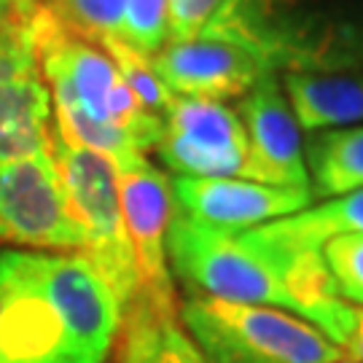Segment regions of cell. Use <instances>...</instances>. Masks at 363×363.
I'll use <instances>...</instances> for the list:
<instances>
[{
	"label": "cell",
	"mask_w": 363,
	"mask_h": 363,
	"mask_svg": "<svg viewBox=\"0 0 363 363\" xmlns=\"http://www.w3.org/2000/svg\"><path fill=\"white\" fill-rule=\"evenodd\" d=\"M237 113L245 127L250 181L310 189L301 127L274 70H264L259 81L240 97Z\"/></svg>",
	"instance_id": "cell-13"
},
{
	"label": "cell",
	"mask_w": 363,
	"mask_h": 363,
	"mask_svg": "<svg viewBox=\"0 0 363 363\" xmlns=\"http://www.w3.org/2000/svg\"><path fill=\"white\" fill-rule=\"evenodd\" d=\"M283 91L304 132L363 124L361 70H286Z\"/></svg>",
	"instance_id": "cell-15"
},
{
	"label": "cell",
	"mask_w": 363,
	"mask_h": 363,
	"mask_svg": "<svg viewBox=\"0 0 363 363\" xmlns=\"http://www.w3.org/2000/svg\"><path fill=\"white\" fill-rule=\"evenodd\" d=\"M337 363H358V361H352V358H347V355H345V358H339Z\"/></svg>",
	"instance_id": "cell-27"
},
{
	"label": "cell",
	"mask_w": 363,
	"mask_h": 363,
	"mask_svg": "<svg viewBox=\"0 0 363 363\" xmlns=\"http://www.w3.org/2000/svg\"><path fill=\"white\" fill-rule=\"evenodd\" d=\"M0 242L54 250L84 247L49 148L0 164Z\"/></svg>",
	"instance_id": "cell-9"
},
{
	"label": "cell",
	"mask_w": 363,
	"mask_h": 363,
	"mask_svg": "<svg viewBox=\"0 0 363 363\" xmlns=\"http://www.w3.org/2000/svg\"><path fill=\"white\" fill-rule=\"evenodd\" d=\"M124 363H210L186 334L172 307L132 304Z\"/></svg>",
	"instance_id": "cell-19"
},
{
	"label": "cell",
	"mask_w": 363,
	"mask_h": 363,
	"mask_svg": "<svg viewBox=\"0 0 363 363\" xmlns=\"http://www.w3.org/2000/svg\"><path fill=\"white\" fill-rule=\"evenodd\" d=\"M363 234V189L345 196H334L325 205L307 208L288 218H277L256 229L242 232L286 272L301 310L320 296H337L334 283L325 272L320 247L337 234Z\"/></svg>",
	"instance_id": "cell-6"
},
{
	"label": "cell",
	"mask_w": 363,
	"mask_h": 363,
	"mask_svg": "<svg viewBox=\"0 0 363 363\" xmlns=\"http://www.w3.org/2000/svg\"><path fill=\"white\" fill-rule=\"evenodd\" d=\"M40 3H54V0H40Z\"/></svg>",
	"instance_id": "cell-28"
},
{
	"label": "cell",
	"mask_w": 363,
	"mask_h": 363,
	"mask_svg": "<svg viewBox=\"0 0 363 363\" xmlns=\"http://www.w3.org/2000/svg\"><path fill=\"white\" fill-rule=\"evenodd\" d=\"M49 151L65 186L70 213L84 234L81 253L105 277L121 310L130 312L138 298V269L121 218L113 162L97 151L67 143L54 127L49 135Z\"/></svg>",
	"instance_id": "cell-4"
},
{
	"label": "cell",
	"mask_w": 363,
	"mask_h": 363,
	"mask_svg": "<svg viewBox=\"0 0 363 363\" xmlns=\"http://www.w3.org/2000/svg\"><path fill=\"white\" fill-rule=\"evenodd\" d=\"M121 218L138 269L135 304L172 307V277L167 261V232L172 220L169 178L145 154H130L113 162Z\"/></svg>",
	"instance_id": "cell-7"
},
{
	"label": "cell",
	"mask_w": 363,
	"mask_h": 363,
	"mask_svg": "<svg viewBox=\"0 0 363 363\" xmlns=\"http://www.w3.org/2000/svg\"><path fill=\"white\" fill-rule=\"evenodd\" d=\"M156 154L175 175L250 181L242 118L220 100L175 97L164 116Z\"/></svg>",
	"instance_id": "cell-8"
},
{
	"label": "cell",
	"mask_w": 363,
	"mask_h": 363,
	"mask_svg": "<svg viewBox=\"0 0 363 363\" xmlns=\"http://www.w3.org/2000/svg\"><path fill=\"white\" fill-rule=\"evenodd\" d=\"M301 318L312 323L342 355L363 363V310L339 296H320L307 304Z\"/></svg>",
	"instance_id": "cell-21"
},
{
	"label": "cell",
	"mask_w": 363,
	"mask_h": 363,
	"mask_svg": "<svg viewBox=\"0 0 363 363\" xmlns=\"http://www.w3.org/2000/svg\"><path fill=\"white\" fill-rule=\"evenodd\" d=\"M318 0H223L199 38L234 43L269 70H304Z\"/></svg>",
	"instance_id": "cell-10"
},
{
	"label": "cell",
	"mask_w": 363,
	"mask_h": 363,
	"mask_svg": "<svg viewBox=\"0 0 363 363\" xmlns=\"http://www.w3.org/2000/svg\"><path fill=\"white\" fill-rule=\"evenodd\" d=\"M223 0H169L167 40H194Z\"/></svg>",
	"instance_id": "cell-25"
},
{
	"label": "cell",
	"mask_w": 363,
	"mask_h": 363,
	"mask_svg": "<svg viewBox=\"0 0 363 363\" xmlns=\"http://www.w3.org/2000/svg\"><path fill=\"white\" fill-rule=\"evenodd\" d=\"M181 325L210 363H337L334 342L288 310L189 296Z\"/></svg>",
	"instance_id": "cell-2"
},
{
	"label": "cell",
	"mask_w": 363,
	"mask_h": 363,
	"mask_svg": "<svg viewBox=\"0 0 363 363\" xmlns=\"http://www.w3.org/2000/svg\"><path fill=\"white\" fill-rule=\"evenodd\" d=\"M363 0H318L304 70H361Z\"/></svg>",
	"instance_id": "cell-18"
},
{
	"label": "cell",
	"mask_w": 363,
	"mask_h": 363,
	"mask_svg": "<svg viewBox=\"0 0 363 363\" xmlns=\"http://www.w3.org/2000/svg\"><path fill=\"white\" fill-rule=\"evenodd\" d=\"M151 67L175 97L240 100L264 70L245 49L216 38L169 40L151 54Z\"/></svg>",
	"instance_id": "cell-14"
},
{
	"label": "cell",
	"mask_w": 363,
	"mask_h": 363,
	"mask_svg": "<svg viewBox=\"0 0 363 363\" xmlns=\"http://www.w3.org/2000/svg\"><path fill=\"white\" fill-rule=\"evenodd\" d=\"M33 35L54 108H78L97 124L130 132L143 154L156 148L164 121L140 105L111 54L67 30L62 19L43 3L33 16Z\"/></svg>",
	"instance_id": "cell-1"
},
{
	"label": "cell",
	"mask_w": 363,
	"mask_h": 363,
	"mask_svg": "<svg viewBox=\"0 0 363 363\" xmlns=\"http://www.w3.org/2000/svg\"><path fill=\"white\" fill-rule=\"evenodd\" d=\"M167 261L178 280L196 296L240 304H264L298 315L301 301L286 272L242 232L199 226L172 208L167 232Z\"/></svg>",
	"instance_id": "cell-3"
},
{
	"label": "cell",
	"mask_w": 363,
	"mask_h": 363,
	"mask_svg": "<svg viewBox=\"0 0 363 363\" xmlns=\"http://www.w3.org/2000/svg\"><path fill=\"white\" fill-rule=\"evenodd\" d=\"M43 6H49L62 19V25L76 35L100 43L113 35L118 38L127 0H54Z\"/></svg>",
	"instance_id": "cell-22"
},
{
	"label": "cell",
	"mask_w": 363,
	"mask_h": 363,
	"mask_svg": "<svg viewBox=\"0 0 363 363\" xmlns=\"http://www.w3.org/2000/svg\"><path fill=\"white\" fill-rule=\"evenodd\" d=\"M304 162L315 199H334L363 189V124L307 132Z\"/></svg>",
	"instance_id": "cell-17"
},
{
	"label": "cell",
	"mask_w": 363,
	"mask_h": 363,
	"mask_svg": "<svg viewBox=\"0 0 363 363\" xmlns=\"http://www.w3.org/2000/svg\"><path fill=\"white\" fill-rule=\"evenodd\" d=\"M172 208L199 226L247 232L277 218H288L312 205L310 189L269 186L245 178H172Z\"/></svg>",
	"instance_id": "cell-12"
},
{
	"label": "cell",
	"mask_w": 363,
	"mask_h": 363,
	"mask_svg": "<svg viewBox=\"0 0 363 363\" xmlns=\"http://www.w3.org/2000/svg\"><path fill=\"white\" fill-rule=\"evenodd\" d=\"M40 0H0V25L6 22H27L38 11Z\"/></svg>",
	"instance_id": "cell-26"
},
{
	"label": "cell",
	"mask_w": 363,
	"mask_h": 363,
	"mask_svg": "<svg viewBox=\"0 0 363 363\" xmlns=\"http://www.w3.org/2000/svg\"><path fill=\"white\" fill-rule=\"evenodd\" d=\"M0 363H81L46 291L40 253L0 250Z\"/></svg>",
	"instance_id": "cell-5"
},
{
	"label": "cell",
	"mask_w": 363,
	"mask_h": 363,
	"mask_svg": "<svg viewBox=\"0 0 363 363\" xmlns=\"http://www.w3.org/2000/svg\"><path fill=\"white\" fill-rule=\"evenodd\" d=\"M49 296L67 325L81 363H105L113 350L124 310L105 277L81 250L40 253Z\"/></svg>",
	"instance_id": "cell-11"
},
{
	"label": "cell",
	"mask_w": 363,
	"mask_h": 363,
	"mask_svg": "<svg viewBox=\"0 0 363 363\" xmlns=\"http://www.w3.org/2000/svg\"><path fill=\"white\" fill-rule=\"evenodd\" d=\"M52 91L40 73L0 78V164L49 148Z\"/></svg>",
	"instance_id": "cell-16"
},
{
	"label": "cell",
	"mask_w": 363,
	"mask_h": 363,
	"mask_svg": "<svg viewBox=\"0 0 363 363\" xmlns=\"http://www.w3.org/2000/svg\"><path fill=\"white\" fill-rule=\"evenodd\" d=\"M167 16L169 0H127L118 38L151 57L167 43Z\"/></svg>",
	"instance_id": "cell-24"
},
{
	"label": "cell",
	"mask_w": 363,
	"mask_h": 363,
	"mask_svg": "<svg viewBox=\"0 0 363 363\" xmlns=\"http://www.w3.org/2000/svg\"><path fill=\"white\" fill-rule=\"evenodd\" d=\"M320 259L334 283V294L355 307H363V234L347 232L325 240Z\"/></svg>",
	"instance_id": "cell-23"
},
{
	"label": "cell",
	"mask_w": 363,
	"mask_h": 363,
	"mask_svg": "<svg viewBox=\"0 0 363 363\" xmlns=\"http://www.w3.org/2000/svg\"><path fill=\"white\" fill-rule=\"evenodd\" d=\"M97 46H103L105 52L111 54V60L116 62L121 78L127 81V86H130L132 94L140 100V105H143L145 111L164 121L169 105L175 100V94L159 81V76H156L154 67H151V57L135 52L132 46H127V43L121 38H116V35L100 40Z\"/></svg>",
	"instance_id": "cell-20"
}]
</instances>
